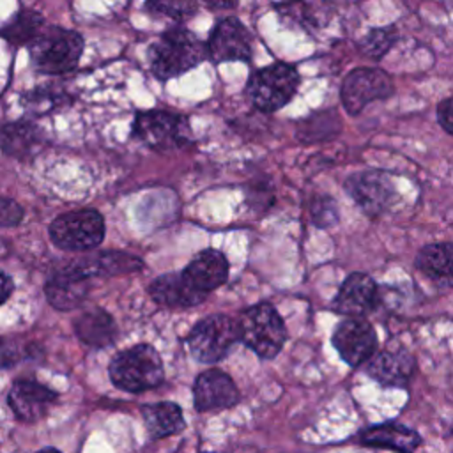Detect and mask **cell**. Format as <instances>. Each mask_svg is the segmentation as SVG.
<instances>
[{"label": "cell", "instance_id": "cell-1", "mask_svg": "<svg viewBox=\"0 0 453 453\" xmlns=\"http://www.w3.org/2000/svg\"><path fill=\"white\" fill-rule=\"evenodd\" d=\"M207 58L205 42L184 27H172L157 35L147 48V62L154 78L168 81Z\"/></svg>", "mask_w": 453, "mask_h": 453}, {"label": "cell", "instance_id": "cell-2", "mask_svg": "<svg viewBox=\"0 0 453 453\" xmlns=\"http://www.w3.org/2000/svg\"><path fill=\"white\" fill-rule=\"evenodd\" d=\"M30 64L42 74H64L78 67L85 41L80 32L64 27H42L27 44Z\"/></svg>", "mask_w": 453, "mask_h": 453}, {"label": "cell", "instance_id": "cell-3", "mask_svg": "<svg viewBox=\"0 0 453 453\" xmlns=\"http://www.w3.org/2000/svg\"><path fill=\"white\" fill-rule=\"evenodd\" d=\"M299 83L301 76L296 65L288 62H273L251 73L246 83V94L257 110L274 113L292 101Z\"/></svg>", "mask_w": 453, "mask_h": 453}, {"label": "cell", "instance_id": "cell-4", "mask_svg": "<svg viewBox=\"0 0 453 453\" xmlns=\"http://www.w3.org/2000/svg\"><path fill=\"white\" fill-rule=\"evenodd\" d=\"M131 133L143 145L156 152H170L184 149L191 142V126L186 115L168 110H140L136 111Z\"/></svg>", "mask_w": 453, "mask_h": 453}, {"label": "cell", "instance_id": "cell-5", "mask_svg": "<svg viewBox=\"0 0 453 453\" xmlns=\"http://www.w3.org/2000/svg\"><path fill=\"white\" fill-rule=\"evenodd\" d=\"M165 372L159 354L150 345H134L110 363L111 382L124 391H147L163 382Z\"/></svg>", "mask_w": 453, "mask_h": 453}, {"label": "cell", "instance_id": "cell-6", "mask_svg": "<svg viewBox=\"0 0 453 453\" xmlns=\"http://www.w3.org/2000/svg\"><path fill=\"white\" fill-rule=\"evenodd\" d=\"M239 340H242L260 357H274L287 338L285 326L274 306L264 303L242 311L237 320Z\"/></svg>", "mask_w": 453, "mask_h": 453}, {"label": "cell", "instance_id": "cell-7", "mask_svg": "<svg viewBox=\"0 0 453 453\" xmlns=\"http://www.w3.org/2000/svg\"><path fill=\"white\" fill-rule=\"evenodd\" d=\"M51 241L62 250H90L104 237V219L94 209H80L60 214L50 225Z\"/></svg>", "mask_w": 453, "mask_h": 453}, {"label": "cell", "instance_id": "cell-8", "mask_svg": "<svg viewBox=\"0 0 453 453\" xmlns=\"http://www.w3.org/2000/svg\"><path fill=\"white\" fill-rule=\"evenodd\" d=\"M395 94L391 76L379 67H356L340 85V99L343 110L356 117L373 101L388 99Z\"/></svg>", "mask_w": 453, "mask_h": 453}, {"label": "cell", "instance_id": "cell-9", "mask_svg": "<svg viewBox=\"0 0 453 453\" xmlns=\"http://www.w3.org/2000/svg\"><path fill=\"white\" fill-rule=\"evenodd\" d=\"M239 340L237 320L226 315H212L200 320L188 336V345L200 363H216L223 359Z\"/></svg>", "mask_w": 453, "mask_h": 453}, {"label": "cell", "instance_id": "cell-10", "mask_svg": "<svg viewBox=\"0 0 453 453\" xmlns=\"http://www.w3.org/2000/svg\"><path fill=\"white\" fill-rule=\"evenodd\" d=\"M207 58L212 64L223 62H250L253 55L251 34L235 16L219 19L205 42Z\"/></svg>", "mask_w": 453, "mask_h": 453}, {"label": "cell", "instance_id": "cell-11", "mask_svg": "<svg viewBox=\"0 0 453 453\" xmlns=\"http://www.w3.org/2000/svg\"><path fill=\"white\" fill-rule=\"evenodd\" d=\"M345 189L368 216L382 214L396 198L391 179L379 170H365L350 175L345 180Z\"/></svg>", "mask_w": 453, "mask_h": 453}, {"label": "cell", "instance_id": "cell-12", "mask_svg": "<svg viewBox=\"0 0 453 453\" xmlns=\"http://www.w3.org/2000/svg\"><path fill=\"white\" fill-rule=\"evenodd\" d=\"M333 345L347 365L357 366L373 356L377 336L368 320L350 317L336 326L333 333Z\"/></svg>", "mask_w": 453, "mask_h": 453}, {"label": "cell", "instance_id": "cell-13", "mask_svg": "<svg viewBox=\"0 0 453 453\" xmlns=\"http://www.w3.org/2000/svg\"><path fill=\"white\" fill-rule=\"evenodd\" d=\"M193 398L196 411H218L235 405L239 391L228 373L221 370H207L196 377Z\"/></svg>", "mask_w": 453, "mask_h": 453}, {"label": "cell", "instance_id": "cell-14", "mask_svg": "<svg viewBox=\"0 0 453 453\" xmlns=\"http://www.w3.org/2000/svg\"><path fill=\"white\" fill-rule=\"evenodd\" d=\"M9 405L23 421L41 419L57 400V393L34 380H18L9 391Z\"/></svg>", "mask_w": 453, "mask_h": 453}, {"label": "cell", "instance_id": "cell-15", "mask_svg": "<svg viewBox=\"0 0 453 453\" xmlns=\"http://www.w3.org/2000/svg\"><path fill=\"white\" fill-rule=\"evenodd\" d=\"M186 280L200 292L209 294L211 290L221 287L228 278V262L225 255L218 250L200 251L182 271Z\"/></svg>", "mask_w": 453, "mask_h": 453}, {"label": "cell", "instance_id": "cell-16", "mask_svg": "<svg viewBox=\"0 0 453 453\" xmlns=\"http://www.w3.org/2000/svg\"><path fill=\"white\" fill-rule=\"evenodd\" d=\"M377 287L368 274L352 273L347 276L334 297V308L349 317H361L375 306Z\"/></svg>", "mask_w": 453, "mask_h": 453}, {"label": "cell", "instance_id": "cell-17", "mask_svg": "<svg viewBox=\"0 0 453 453\" xmlns=\"http://www.w3.org/2000/svg\"><path fill=\"white\" fill-rule=\"evenodd\" d=\"M73 264L57 271L46 283V299L57 310L76 308L87 296L88 283Z\"/></svg>", "mask_w": 453, "mask_h": 453}, {"label": "cell", "instance_id": "cell-18", "mask_svg": "<svg viewBox=\"0 0 453 453\" xmlns=\"http://www.w3.org/2000/svg\"><path fill=\"white\" fill-rule=\"evenodd\" d=\"M149 294L157 304H163L168 308L195 306L207 297V294L196 290L186 280L182 271L163 274L157 280H154L149 287Z\"/></svg>", "mask_w": 453, "mask_h": 453}, {"label": "cell", "instance_id": "cell-19", "mask_svg": "<svg viewBox=\"0 0 453 453\" xmlns=\"http://www.w3.org/2000/svg\"><path fill=\"white\" fill-rule=\"evenodd\" d=\"M44 134L41 127L28 120L19 119L0 126V150L9 157H27L42 143Z\"/></svg>", "mask_w": 453, "mask_h": 453}, {"label": "cell", "instance_id": "cell-20", "mask_svg": "<svg viewBox=\"0 0 453 453\" xmlns=\"http://www.w3.org/2000/svg\"><path fill=\"white\" fill-rule=\"evenodd\" d=\"M414 372V359L405 350H384L370 357L368 373L386 386H405Z\"/></svg>", "mask_w": 453, "mask_h": 453}, {"label": "cell", "instance_id": "cell-21", "mask_svg": "<svg viewBox=\"0 0 453 453\" xmlns=\"http://www.w3.org/2000/svg\"><path fill=\"white\" fill-rule=\"evenodd\" d=\"M361 441L375 448H386L398 453H412L419 446L421 437L405 425L382 423L363 430Z\"/></svg>", "mask_w": 453, "mask_h": 453}, {"label": "cell", "instance_id": "cell-22", "mask_svg": "<svg viewBox=\"0 0 453 453\" xmlns=\"http://www.w3.org/2000/svg\"><path fill=\"white\" fill-rule=\"evenodd\" d=\"M74 331L85 345L94 349L110 345L117 336V326L113 319L99 308L81 313L74 322Z\"/></svg>", "mask_w": 453, "mask_h": 453}, {"label": "cell", "instance_id": "cell-23", "mask_svg": "<svg viewBox=\"0 0 453 453\" xmlns=\"http://www.w3.org/2000/svg\"><path fill=\"white\" fill-rule=\"evenodd\" d=\"M142 418H143V423H145L150 437H154V439H161V437L177 434L186 425L180 407L172 402L143 405Z\"/></svg>", "mask_w": 453, "mask_h": 453}, {"label": "cell", "instance_id": "cell-24", "mask_svg": "<svg viewBox=\"0 0 453 453\" xmlns=\"http://www.w3.org/2000/svg\"><path fill=\"white\" fill-rule=\"evenodd\" d=\"M342 129V120L334 108L317 110L308 117L301 119L296 126V136L303 143L324 142L336 136Z\"/></svg>", "mask_w": 453, "mask_h": 453}, {"label": "cell", "instance_id": "cell-25", "mask_svg": "<svg viewBox=\"0 0 453 453\" xmlns=\"http://www.w3.org/2000/svg\"><path fill=\"white\" fill-rule=\"evenodd\" d=\"M416 267L439 285H451V244L425 246L416 257Z\"/></svg>", "mask_w": 453, "mask_h": 453}, {"label": "cell", "instance_id": "cell-26", "mask_svg": "<svg viewBox=\"0 0 453 453\" xmlns=\"http://www.w3.org/2000/svg\"><path fill=\"white\" fill-rule=\"evenodd\" d=\"M44 27V18L34 9H19L12 18L0 27V37L14 46L28 44Z\"/></svg>", "mask_w": 453, "mask_h": 453}, {"label": "cell", "instance_id": "cell-27", "mask_svg": "<svg viewBox=\"0 0 453 453\" xmlns=\"http://www.w3.org/2000/svg\"><path fill=\"white\" fill-rule=\"evenodd\" d=\"M81 274L87 278L94 274H117V273H126V271H134L142 267L140 258L126 255V253H101L94 255L90 258L76 260L73 264Z\"/></svg>", "mask_w": 453, "mask_h": 453}, {"label": "cell", "instance_id": "cell-28", "mask_svg": "<svg viewBox=\"0 0 453 453\" xmlns=\"http://www.w3.org/2000/svg\"><path fill=\"white\" fill-rule=\"evenodd\" d=\"M73 99L53 87H35L25 94H21L19 103L25 108V111L28 115H48L50 111L60 110L64 106H67Z\"/></svg>", "mask_w": 453, "mask_h": 453}, {"label": "cell", "instance_id": "cell-29", "mask_svg": "<svg viewBox=\"0 0 453 453\" xmlns=\"http://www.w3.org/2000/svg\"><path fill=\"white\" fill-rule=\"evenodd\" d=\"M398 30L395 25L373 27L357 42V50L373 60H380L396 42Z\"/></svg>", "mask_w": 453, "mask_h": 453}, {"label": "cell", "instance_id": "cell-30", "mask_svg": "<svg viewBox=\"0 0 453 453\" xmlns=\"http://www.w3.org/2000/svg\"><path fill=\"white\" fill-rule=\"evenodd\" d=\"M200 9L198 0H145L143 11L154 16H165L177 23L191 19Z\"/></svg>", "mask_w": 453, "mask_h": 453}, {"label": "cell", "instance_id": "cell-31", "mask_svg": "<svg viewBox=\"0 0 453 453\" xmlns=\"http://www.w3.org/2000/svg\"><path fill=\"white\" fill-rule=\"evenodd\" d=\"M311 218L319 226H329L336 221V207L329 196H319L311 203Z\"/></svg>", "mask_w": 453, "mask_h": 453}, {"label": "cell", "instance_id": "cell-32", "mask_svg": "<svg viewBox=\"0 0 453 453\" xmlns=\"http://www.w3.org/2000/svg\"><path fill=\"white\" fill-rule=\"evenodd\" d=\"M23 209L18 202L0 196V226H14L21 221Z\"/></svg>", "mask_w": 453, "mask_h": 453}, {"label": "cell", "instance_id": "cell-33", "mask_svg": "<svg viewBox=\"0 0 453 453\" xmlns=\"http://www.w3.org/2000/svg\"><path fill=\"white\" fill-rule=\"evenodd\" d=\"M451 104H453V97H444L439 104H437V122L439 126L451 134Z\"/></svg>", "mask_w": 453, "mask_h": 453}, {"label": "cell", "instance_id": "cell-34", "mask_svg": "<svg viewBox=\"0 0 453 453\" xmlns=\"http://www.w3.org/2000/svg\"><path fill=\"white\" fill-rule=\"evenodd\" d=\"M207 9L212 11H230L239 5V0H202Z\"/></svg>", "mask_w": 453, "mask_h": 453}, {"label": "cell", "instance_id": "cell-35", "mask_svg": "<svg viewBox=\"0 0 453 453\" xmlns=\"http://www.w3.org/2000/svg\"><path fill=\"white\" fill-rule=\"evenodd\" d=\"M12 288H14V285H12L11 276H7L5 273L0 271V304L7 301V297L11 296Z\"/></svg>", "mask_w": 453, "mask_h": 453}, {"label": "cell", "instance_id": "cell-36", "mask_svg": "<svg viewBox=\"0 0 453 453\" xmlns=\"http://www.w3.org/2000/svg\"><path fill=\"white\" fill-rule=\"evenodd\" d=\"M35 453H60L58 449H53V448H44V449H39Z\"/></svg>", "mask_w": 453, "mask_h": 453}]
</instances>
